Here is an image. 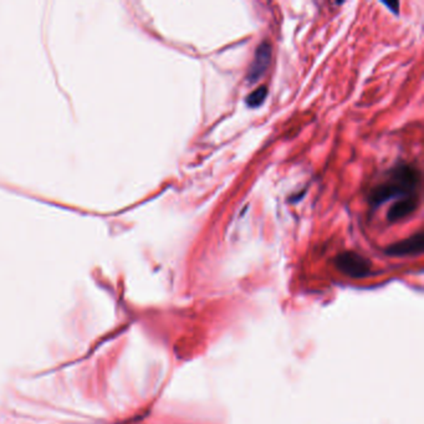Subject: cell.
<instances>
[{
  "label": "cell",
  "mask_w": 424,
  "mask_h": 424,
  "mask_svg": "<svg viewBox=\"0 0 424 424\" xmlns=\"http://www.w3.org/2000/svg\"><path fill=\"white\" fill-rule=\"evenodd\" d=\"M420 183V173L415 167L402 164L389 172V177L377 185L369 194V203L373 206L381 205L391 199H402L417 195Z\"/></svg>",
  "instance_id": "1"
},
{
  "label": "cell",
  "mask_w": 424,
  "mask_h": 424,
  "mask_svg": "<svg viewBox=\"0 0 424 424\" xmlns=\"http://www.w3.org/2000/svg\"><path fill=\"white\" fill-rule=\"evenodd\" d=\"M335 265L341 273L352 279H362L371 273V261L355 252L341 253L336 257Z\"/></svg>",
  "instance_id": "2"
},
{
  "label": "cell",
  "mask_w": 424,
  "mask_h": 424,
  "mask_svg": "<svg viewBox=\"0 0 424 424\" xmlns=\"http://www.w3.org/2000/svg\"><path fill=\"white\" fill-rule=\"evenodd\" d=\"M271 60V45L268 41H263L259 46H258L257 51H255L254 60L253 64L249 67V72L247 75L248 84H255L263 77L265 74L266 69H268L269 64Z\"/></svg>",
  "instance_id": "3"
},
{
  "label": "cell",
  "mask_w": 424,
  "mask_h": 424,
  "mask_svg": "<svg viewBox=\"0 0 424 424\" xmlns=\"http://www.w3.org/2000/svg\"><path fill=\"white\" fill-rule=\"evenodd\" d=\"M424 238L422 232L412 235L408 239L400 240L389 245L386 249V253L391 257H405V255H417L423 252Z\"/></svg>",
  "instance_id": "4"
},
{
  "label": "cell",
  "mask_w": 424,
  "mask_h": 424,
  "mask_svg": "<svg viewBox=\"0 0 424 424\" xmlns=\"http://www.w3.org/2000/svg\"><path fill=\"white\" fill-rule=\"evenodd\" d=\"M418 195L405 196V198L398 199L394 204L389 208L387 213V219L389 222H398L405 217L410 216L418 206Z\"/></svg>",
  "instance_id": "5"
},
{
  "label": "cell",
  "mask_w": 424,
  "mask_h": 424,
  "mask_svg": "<svg viewBox=\"0 0 424 424\" xmlns=\"http://www.w3.org/2000/svg\"><path fill=\"white\" fill-rule=\"evenodd\" d=\"M266 96H268V89L265 86L258 87L257 90L250 92L249 96L247 97V105L252 108L259 107L264 103Z\"/></svg>",
  "instance_id": "6"
},
{
  "label": "cell",
  "mask_w": 424,
  "mask_h": 424,
  "mask_svg": "<svg viewBox=\"0 0 424 424\" xmlns=\"http://www.w3.org/2000/svg\"><path fill=\"white\" fill-rule=\"evenodd\" d=\"M383 4L386 5V7H388L389 9H391V12L395 13V14H397V13H398V7H399V4H398V3H388V2H386V3H383Z\"/></svg>",
  "instance_id": "7"
}]
</instances>
